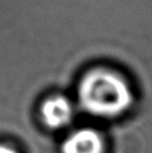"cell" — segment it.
<instances>
[{
  "instance_id": "6da1fadb",
  "label": "cell",
  "mask_w": 152,
  "mask_h": 153,
  "mask_svg": "<svg viewBox=\"0 0 152 153\" xmlns=\"http://www.w3.org/2000/svg\"><path fill=\"white\" fill-rule=\"evenodd\" d=\"M77 95L85 112L102 119L124 114L134 102L133 91L127 79L105 68L86 73L80 82Z\"/></svg>"
},
{
  "instance_id": "7a4b0ae2",
  "label": "cell",
  "mask_w": 152,
  "mask_h": 153,
  "mask_svg": "<svg viewBox=\"0 0 152 153\" xmlns=\"http://www.w3.org/2000/svg\"><path fill=\"white\" fill-rule=\"evenodd\" d=\"M40 114L44 123L51 128H62L71 123L74 116V107L65 96L55 95L42 103Z\"/></svg>"
},
{
  "instance_id": "277c9868",
  "label": "cell",
  "mask_w": 152,
  "mask_h": 153,
  "mask_svg": "<svg viewBox=\"0 0 152 153\" xmlns=\"http://www.w3.org/2000/svg\"><path fill=\"white\" fill-rule=\"evenodd\" d=\"M0 153H18L17 151L7 145H0Z\"/></svg>"
},
{
  "instance_id": "3957f363",
  "label": "cell",
  "mask_w": 152,
  "mask_h": 153,
  "mask_svg": "<svg viewBox=\"0 0 152 153\" xmlns=\"http://www.w3.org/2000/svg\"><path fill=\"white\" fill-rule=\"evenodd\" d=\"M102 135L93 128H80L64 140L62 153H104Z\"/></svg>"
}]
</instances>
